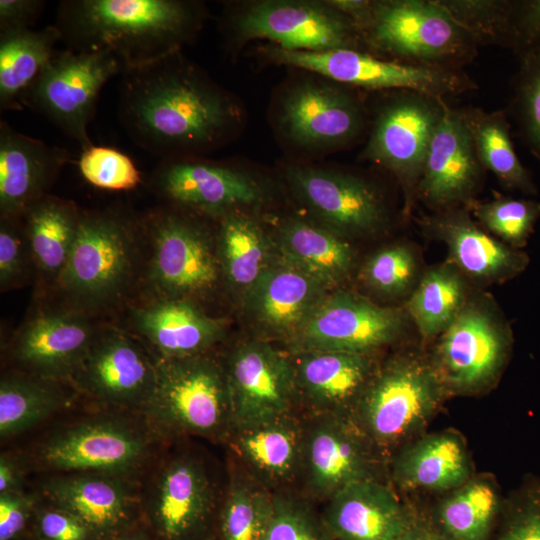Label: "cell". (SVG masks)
<instances>
[{
	"label": "cell",
	"instance_id": "cell-1",
	"mask_svg": "<svg viewBox=\"0 0 540 540\" xmlns=\"http://www.w3.org/2000/svg\"><path fill=\"white\" fill-rule=\"evenodd\" d=\"M118 118L130 139L162 160L201 157L231 140L238 100L181 50L121 74Z\"/></svg>",
	"mask_w": 540,
	"mask_h": 540
},
{
	"label": "cell",
	"instance_id": "cell-2",
	"mask_svg": "<svg viewBox=\"0 0 540 540\" xmlns=\"http://www.w3.org/2000/svg\"><path fill=\"white\" fill-rule=\"evenodd\" d=\"M206 17L198 1L63 0L55 26L67 49L108 51L131 68L180 51Z\"/></svg>",
	"mask_w": 540,
	"mask_h": 540
},
{
	"label": "cell",
	"instance_id": "cell-3",
	"mask_svg": "<svg viewBox=\"0 0 540 540\" xmlns=\"http://www.w3.org/2000/svg\"><path fill=\"white\" fill-rule=\"evenodd\" d=\"M142 414L147 428L161 436L230 435L233 410L226 367L206 353L157 357L155 388Z\"/></svg>",
	"mask_w": 540,
	"mask_h": 540
},
{
	"label": "cell",
	"instance_id": "cell-4",
	"mask_svg": "<svg viewBox=\"0 0 540 540\" xmlns=\"http://www.w3.org/2000/svg\"><path fill=\"white\" fill-rule=\"evenodd\" d=\"M142 221L125 209L81 211L75 242L56 284L71 307L88 314L128 287Z\"/></svg>",
	"mask_w": 540,
	"mask_h": 540
},
{
	"label": "cell",
	"instance_id": "cell-5",
	"mask_svg": "<svg viewBox=\"0 0 540 540\" xmlns=\"http://www.w3.org/2000/svg\"><path fill=\"white\" fill-rule=\"evenodd\" d=\"M223 28L233 48L260 39L292 51L357 50L361 40L353 20L331 1L258 0L235 4L225 10Z\"/></svg>",
	"mask_w": 540,
	"mask_h": 540
},
{
	"label": "cell",
	"instance_id": "cell-6",
	"mask_svg": "<svg viewBox=\"0 0 540 540\" xmlns=\"http://www.w3.org/2000/svg\"><path fill=\"white\" fill-rule=\"evenodd\" d=\"M307 73L279 90L271 123L287 148L301 155H324L345 147L361 133L364 113L344 85Z\"/></svg>",
	"mask_w": 540,
	"mask_h": 540
},
{
	"label": "cell",
	"instance_id": "cell-7",
	"mask_svg": "<svg viewBox=\"0 0 540 540\" xmlns=\"http://www.w3.org/2000/svg\"><path fill=\"white\" fill-rule=\"evenodd\" d=\"M444 391L432 363L396 356L374 370L352 415L374 447L389 449L423 426Z\"/></svg>",
	"mask_w": 540,
	"mask_h": 540
},
{
	"label": "cell",
	"instance_id": "cell-8",
	"mask_svg": "<svg viewBox=\"0 0 540 540\" xmlns=\"http://www.w3.org/2000/svg\"><path fill=\"white\" fill-rule=\"evenodd\" d=\"M190 210L174 205L142 218L151 254L147 279L157 299H193L211 293L222 275L211 236Z\"/></svg>",
	"mask_w": 540,
	"mask_h": 540
},
{
	"label": "cell",
	"instance_id": "cell-9",
	"mask_svg": "<svg viewBox=\"0 0 540 540\" xmlns=\"http://www.w3.org/2000/svg\"><path fill=\"white\" fill-rule=\"evenodd\" d=\"M354 23L372 49L424 62L457 57L471 40L442 2L367 1Z\"/></svg>",
	"mask_w": 540,
	"mask_h": 540
},
{
	"label": "cell",
	"instance_id": "cell-10",
	"mask_svg": "<svg viewBox=\"0 0 540 540\" xmlns=\"http://www.w3.org/2000/svg\"><path fill=\"white\" fill-rule=\"evenodd\" d=\"M124 69L108 51L57 50L27 91L23 106L46 117L84 150L92 145L88 126L100 91Z\"/></svg>",
	"mask_w": 540,
	"mask_h": 540
},
{
	"label": "cell",
	"instance_id": "cell-11",
	"mask_svg": "<svg viewBox=\"0 0 540 540\" xmlns=\"http://www.w3.org/2000/svg\"><path fill=\"white\" fill-rule=\"evenodd\" d=\"M511 341L509 325L495 303L471 294L435 349L432 365L445 391L471 392L493 381Z\"/></svg>",
	"mask_w": 540,
	"mask_h": 540
},
{
	"label": "cell",
	"instance_id": "cell-12",
	"mask_svg": "<svg viewBox=\"0 0 540 540\" xmlns=\"http://www.w3.org/2000/svg\"><path fill=\"white\" fill-rule=\"evenodd\" d=\"M262 52L276 64L298 68L344 86L407 90L434 99L455 93L463 86L462 81L449 71L385 61L356 49L309 52L285 50L269 44Z\"/></svg>",
	"mask_w": 540,
	"mask_h": 540
},
{
	"label": "cell",
	"instance_id": "cell-13",
	"mask_svg": "<svg viewBox=\"0 0 540 540\" xmlns=\"http://www.w3.org/2000/svg\"><path fill=\"white\" fill-rule=\"evenodd\" d=\"M156 378L157 358L139 340L105 328L97 329L70 382L102 405L142 413Z\"/></svg>",
	"mask_w": 540,
	"mask_h": 540
},
{
	"label": "cell",
	"instance_id": "cell-14",
	"mask_svg": "<svg viewBox=\"0 0 540 540\" xmlns=\"http://www.w3.org/2000/svg\"><path fill=\"white\" fill-rule=\"evenodd\" d=\"M405 310L379 306L354 292L327 293L290 340L294 351L328 350L369 354L403 333Z\"/></svg>",
	"mask_w": 540,
	"mask_h": 540
},
{
	"label": "cell",
	"instance_id": "cell-15",
	"mask_svg": "<svg viewBox=\"0 0 540 540\" xmlns=\"http://www.w3.org/2000/svg\"><path fill=\"white\" fill-rule=\"evenodd\" d=\"M153 190L173 205L220 218L260 205L263 184L229 163L186 157L162 160L151 175Z\"/></svg>",
	"mask_w": 540,
	"mask_h": 540
},
{
	"label": "cell",
	"instance_id": "cell-16",
	"mask_svg": "<svg viewBox=\"0 0 540 540\" xmlns=\"http://www.w3.org/2000/svg\"><path fill=\"white\" fill-rule=\"evenodd\" d=\"M141 510L153 540L205 539L214 531L216 497L204 464L189 455L169 460L157 473Z\"/></svg>",
	"mask_w": 540,
	"mask_h": 540
},
{
	"label": "cell",
	"instance_id": "cell-17",
	"mask_svg": "<svg viewBox=\"0 0 540 540\" xmlns=\"http://www.w3.org/2000/svg\"><path fill=\"white\" fill-rule=\"evenodd\" d=\"M284 173L293 195L321 226L344 237L373 235L386 227L382 197L365 179L308 164H289Z\"/></svg>",
	"mask_w": 540,
	"mask_h": 540
},
{
	"label": "cell",
	"instance_id": "cell-18",
	"mask_svg": "<svg viewBox=\"0 0 540 540\" xmlns=\"http://www.w3.org/2000/svg\"><path fill=\"white\" fill-rule=\"evenodd\" d=\"M443 102L411 92L386 103L377 113L361 156L393 173L406 193V205L423 172Z\"/></svg>",
	"mask_w": 540,
	"mask_h": 540
},
{
	"label": "cell",
	"instance_id": "cell-19",
	"mask_svg": "<svg viewBox=\"0 0 540 540\" xmlns=\"http://www.w3.org/2000/svg\"><path fill=\"white\" fill-rule=\"evenodd\" d=\"M148 432L116 418H97L71 425L48 438L39 450L41 463L68 473L126 477L148 455Z\"/></svg>",
	"mask_w": 540,
	"mask_h": 540
},
{
	"label": "cell",
	"instance_id": "cell-20",
	"mask_svg": "<svg viewBox=\"0 0 540 540\" xmlns=\"http://www.w3.org/2000/svg\"><path fill=\"white\" fill-rule=\"evenodd\" d=\"M373 445L352 414H320L305 425L301 473L317 498L328 500L354 482L376 479Z\"/></svg>",
	"mask_w": 540,
	"mask_h": 540
},
{
	"label": "cell",
	"instance_id": "cell-21",
	"mask_svg": "<svg viewBox=\"0 0 540 540\" xmlns=\"http://www.w3.org/2000/svg\"><path fill=\"white\" fill-rule=\"evenodd\" d=\"M233 428L291 412L296 400L291 356L264 341L239 344L226 366Z\"/></svg>",
	"mask_w": 540,
	"mask_h": 540
},
{
	"label": "cell",
	"instance_id": "cell-22",
	"mask_svg": "<svg viewBox=\"0 0 540 540\" xmlns=\"http://www.w3.org/2000/svg\"><path fill=\"white\" fill-rule=\"evenodd\" d=\"M481 166L461 111L442 106L417 195L439 211L470 205L481 181Z\"/></svg>",
	"mask_w": 540,
	"mask_h": 540
},
{
	"label": "cell",
	"instance_id": "cell-23",
	"mask_svg": "<svg viewBox=\"0 0 540 540\" xmlns=\"http://www.w3.org/2000/svg\"><path fill=\"white\" fill-rule=\"evenodd\" d=\"M45 501L80 519L98 540L110 539L142 521V500L124 476L68 473L43 486Z\"/></svg>",
	"mask_w": 540,
	"mask_h": 540
},
{
	"label": "cell",
	"instance_id": "cell-24",
	"mask_svg": "<svg viewBox=\"0 0 540 540\" xmlns=\"http://www.w3.org/2000/svg\"><path fill=\"white\" fill-rule=\"evenodd\" d=\"M96 331L88 315L71 306L43 310L16 334L13 356L30 375L70 381Z\"/></svg>",
	"mask_w": 540,
	"mask_h": 540
},
{
	"label": "cell",
	"instance_id": "cell-25",
	"mask_svg": "<svg viewBox=\"0 0 540 540\" xmlns=\"http://www.w3.org/2000/svg\"><path fill=\"white\" fill-rule=\"evenodd\" d=\"M296 400L320 414H352L374 369L369 354L300 350L291 356Z\"/></svg>",
	"mask_w": 540,
	"mask_h": 540
},
{
	"label": "cell",
	"instance_id": "cell-26",
	"mask_svg": "<svg viewBox=\"0 0 540 540\" xmlns=\"http://www.w3.org/2000/svg\"><path fill=\"white\" fill-rule=\"evenodd\" d=\"M425 225L448 248L447 261L476 283H503L529 264L525 252L487 234L459 207L439 211Z\"/></svg>",
	"mask_w": 540,
	"mask_h": 540
},
{
	"label": "cell",
	"instance_id": "cell-27",
	"mask_svg": "<svg viewBox=\"0 0 540 540\" xmlns=\"http://www.w3.org/2000/svg\"><path fill=\"white\" fill-rule=\"evenodd\" d=\"M70 160L68 150L22 134L1 120V216H22L34 202L47 195V190Z\"/></svg>",
	"mask_w": 540,
	"mask_h": 540
},
{
	"label": "cell",
	"instance_id": "cell-28",
	"mask_svg": "<svg viewBox=\"0 0 540 540\" xmlns=\"http://www.w3.org/2000/svg\"><path fill=\"white\" fill-rule=\"evenodd\" d=\"M328 288L280 258L244 297L252 322L271 336L290 341Z\"/></svg>",
	"mask_w": 540,
	"mask_h": 540
},
{
	"label": "cell",
	"instance_id": "cell-29",
	"mask_svg": "<svg viewBox=\"0 0 540 540\" xmlns=\"http://www.w3.org/2000/svg\"><path fill=\"white\" fill-rule=\"evenodd\" d=\"M412 515L389 487L367 479L330 497L322 519L334 540H398Z\"/></svg>",
	"mask_w": 540,
	"mask_h": 540
},
{
	"label": "cell",
	"instance_id": "cell-30",
	"mask_svg": "<svg viewBox=\"0 0 540 540\" xmlns=\"http://www.w3.org/2000/svg\"><path fill=\"white\" fill-rule=\"evenodd\" d=\"M230 437L235 453L262 485L286 484L302 471L305 425L292 412L234 427Z\"/></svg>",
	"mask_w": 540,
	"mask_h": 540
},
{
	"label": "cell",
	"instance_id": "cell-31",
	"mask_svg": "<svg viewBox=\"0 0 540 540\" xmlns=\"http://www.w3.org/2000/svg\"><path fill=\"white\" fill-rule=\"evenodd\" d=\"M135 324L159 358L204 354L224 335L221 321L185 299H156L136 312Z\"/></svg>",
	"mask_w": 540,
	"mask_h": 540
},
{
	"label": "cell",
	"instance_id": "cell-32",
	"mask_svg": "<svg viewBox=\"0 0 540 540\" xmlns=\"http://www.w3.org/2000/svg\"><path fill=\"white\" fill-rule=\"evenodd\" d=\"M277 245L282 260L328 289L347 278L354 265V250L344 236L304 219H284Z\"/></svg>",
	"mask_w": 540,
	"mask_h": 540
},
{
	"label": "cell",
	"instance_id": "cell-33",
	"mask_svg": "<svg viewBox=\"0 0 540 540\" xmlns=\"http://www.w3.org/2000/svg\"><path fill=\"white\" fill-rule=\"evenodd\" d=\"M393 475L408 490H454L468 481L470 464L455 434L438 433L405 448L394 462Z\"/></svg>",
	"mask_w": 540,
	"mask_h": 540
},
{
	"label": "cell",
	"instance_id": "cell-34",
	"mask_svg": "<svg viewBox=\"0 0 540 540\" xmlns=\"http://www.w3.org/2000/svg\"><path fill=\"white\" fill-rule=\"evenodd\" d=\"M81 210L71 201L45 195L22 215L33 264L52 282H57L72 251Z\"/></svg>",
	"mask_w": 540,
	"mask_h": 540
},
{
	"label": "cell",
	"instance_id": "cell-35",
	"mask_svg": "<svg viewBox=\"0 0 540 540\" xmlns=\"http://www.w3.org/2000/svg\"><path fill=\"white\" fill-rule=\"evenodd\" d=\"M61 40L55 25L0 33V109L21 110L23 100Z\"/></svg>",
	"mask_w": 540,
	"mask_h": 540
},
{
	"label": "cell",
	"instance_id": "cell-36",
	"mask_svg": "<svg viewBox=\"0 0 540 540\" xmlns=\"http://www.w3.org/2000/svg\"><path fill=\"white\" fill-rule=\"evenodd\" d=\"M218 219L216 249L222 276L245 297L274 262L271 241L247 212H232Z\"/></svg>",
	"mask_w": 540,
	"mask_h": 540
},
{
	"label": "cell",
	"instance_id": "cell-37",
	"mask_svg": "<svg viewBox=\"0 0 540 540\" xmlns=\"http://www.w3.org/2000/svg\"><path fill=\"white\" fill-rule=\"evenodd\" d=\"M470 295L468 279L446 261L425 272L410 294L405 312L422 339L432 340L449 327Z\"/></svg>",
	"mask_w": 540,
	"mask_h": 540
},
{
	"label": "cell",
	"instance_id": "cell-38",
	"mask_svg": "<svg viewBox=\"0 0 540 540\" xmlns=\"http://www.w3.org/2000/svg\"><path fill=\"white\" fill-rule=\"evenodd\" d=\"M499 511L494 484L478 478L454 489L427 521L444 540H488Z\"/></svg>",
	"mask_w": 540,
	"mask_h": 540
},
{
	"label": "cell",
	"instance_id": "cell-39",
	"mask_svg": "<svg viewBox=\"0 0 540 540\" xmlns=\"http://www.w3.org/2000/svg\"><path fill=\"white\" fill-rule=\"evenodd\" d=\"M461 114L483 169L492 172L507 189L535 194L531 175L515 152L505 116L479 109H467Z\"/></svg>",
	"mask_w": 540,
	"mask_h": 540
},
{
	"label": "cell",
	"instance_id": "cell-40",
	"mask_svg": "<svg viewBox=\"0 0 540 540\" xmlns=\"http://www.w3.org/2000/svg\"><path fill=\"white\" fill-rule=\"evenodd\" d=\"M58 381L33 375L6 376L0 383V435L19 434L62 406Z\"/></svg>",
	"mask_w": 540,
	"mask_h": 540
},
{
	"label": "cell",
	"instance_id": "cell-41",
	"mask_svg": "<svg viewBox=\"0 0 540 540\" xmlns=\"http://www.w3.org/2000/svg\"><path fill=\"white\" fill-rule=\"evenodd\" d=\"M274 495L259 482L234 480L217 518L218 540H263Z\"/></svg>",
	"mask_w": 540,
	"mask_h": 540
},
{
	"label": "cell",
	"instance_id": "cell-42",
	"mask_svg": "<svg viewBox=\"0 0 540 540\" xmlns=\"http://www.w3.org/2000/svg\"><path fill=\"white\" fill-rule=\"evenodd\" d=\"M476 219L507 245L524 247L540 216V203L530 199L496 198L469 205Z\"/></svg>",
	"mask_w": 540,
	"mask_h": 540
},
{
	"label": "cell",
	"instance_id": "cell-43",
	"mask_svg": "<svg viewBox=\"0 0 540 540\" xmlns=\"http://www.w3.org/2000/svg\"><path fill=\"white\" fill-rule=\"evenodd\" d=\"M418 269L414 251L406 245L395 244L370 255L361 267L360 279L368 289L395 297L412 288Z\"/></svg>",
	"mask_w": 540,
	"mask_h": 540
},
{
	"label": "cell",
	"instance_id": "cell-44",
	"mask_svg": "<svg viewBox=\"0 0 540 540\" xmlns=\"http://www.w3.org/2000/svg\"><path fill=\"white\" fill-rule=\"evenodd\" d=\"M78 166L91 185L106 190H130L142 182L133 160L119 150L91 145L82 150Z\"/></svg>",
	"mask_w": 540,
	"mask_h": 540
},
{
	"label": "cell",
	"instance_id": "cell-45",
	"mask_svg": "<svg viewBox=\"0 0 540 540\" xmlns=\"http://www.w3.org/2000/svg\"><path fill=\"white\" fill-rule=\"evenodd\" d=\"M263 540H334L322 516L306 504L274 495L272 516Z\"/></svg>",
	"mask_w": 540,
	"mask_h": 540
},
{
	"label": "cell",
	"instance_id": "cell-46",
	"mask_svg": "<svg viewBox=\"0 0 540 540\" xmlns=\"http://www.w3.org/2000/svg\"><path fill=\"white\" fill-rule=\"evenodd\" d=\"M517 110L527 142L540 159V47L523 53Z\"/></svg>",
	"mask_w": 540,
	"mask_h": 540
},
{
	"label": "cell",
	"instance_id": "cell-47",
	"mask_svg": "<svg viewBox=\"0 0 540 540\" xmlns=\"http://www.w3.org/2000/svg\"><path fill=\"white\" fill-rule=\"evenodd\" d=\"M33 263L26 240L22 216H1L0 285L1 290L21 286L29 276Z\"/></svg>",
	"mask_w": 540,
	"mask_h": 540
},
{
	"label": "cell",
	"instance_id": "cell-48",
	"mask_svg": "<svg viewBox=\"0 0 540 540\" xmlns=\"http://www.w3.org/2000/svg\"><path fill=\"white\" fill-rule=\"evenodd\" d=\"M496 540H540V481L525 485L508 503Z\"/></svg>",
	"mask_w": 540,
	"mask_h": 540
},
{
	"label": "cell",
	"instance_id": "cell-49",
	"mask_svg": "<svg viewBox=\"0 0 540 540\" xmlns=\"http://www.w3.org/2000/svg\"><path fill=\"white\" fill-rule=\"evenodd\" d=\"M26 540H98L75 515L47 501L37 503Z\"/></svg>",
	"mask_w": 540,
	"mask_h": 540
},
{
	"label": "cell",
	"instance_id": "cell-50",
	"mask_svg": "<svg viewBox=\"0 0 540 540\" xmlns=\"http://www.w3.org/2000/svg\"><path fill=\"white\" fill-rule=\"evenodd\" d=\"M36 505L21 490L0 494V540H26Z\"/></svg>",
	"mask_w": 540,
	"mask_h": 540
},
{
	"label": "cell",
	"instance_id": "cell-51",
	"mask_svg": "<svg viewBox=\"0 0 540 540\" xmlns=\"http://www.w3.org/2000/svg\"><path fill=\"white\" fill-rule=\"evenodd\" d=\"M509 27L523 52L540 47V0L527 1L510 9Z\"/></svg>",
	"mask_w": 540,
	"mask_h": 540
},
{
	"label": "cell",
	"instance_id": "cell-52",
	"mask_svg": "<svg viewBox=\"0 0 540 540\" xmlns=\"http://www.w3.org/2000/svg\"><path fill=\"white\" fill-rule=\"evenodd\" d=\"M44 6L41 0H0V33L32 29Z\"/></svg>",
	"mask_w": 540,
	"mask_h": 540
},
{
	"label": "cell",
	"instance_id": "cell-53",
	"mask_svg": "<svg viewBox=\"0 0 540 540\" xmlns=\"http://www.w3.org/2000/svg\"><path fill=\"white\" fill-rule=\"evenodd\" d=\"M21 473L18 464L9 456L0 457V494L21 490Z\"/></svg>",
	"mask_w": 540,
	"mask_h": 540
},
{
	"label": "cell",
	"instance_id": "cell-54",
	"mask_svg": "<svg viewBox=\"0 0 540 540\" xmlns=\"http://www.w3.org/2000/svg\"><path fill=\"white\" fill-rule=\"evenodd\" d=\"M398 540H444L427 519L413 513L412 518Z\"/></svg>",
	"mask_w": 540,
	"mask_h": 540
},
{
	"label": "cell",
	"instance_id": "cell-55",
	"mask_svg": "<svg viewBox=\"0 0 540 540\" xmlns=\"http://www.w3.org/2000/svg\"><path fill=\"white\" fill-rule=\"evenodd\" d=\"M107 540H153V538L141 521L134 527Z\"/></svg>",
	"mask_w": 540,
	"mask_h": 540
},
{
	"label": "cell",
	"instance_id": "cell-56",
	"mask_svg": "<svg viewBox=\"0 0 540 540\" xmlns=\"http://www.w3.org/2000/svg\"><path fill=\"white\" fill-rule=\"evenodd\" d=\"M203 540H218L217 535L215 531H213L211 534H209L205 539Z\"/></svg>",
	"mask_w": 540,
	"mask_h": 540
}]
</instances>
